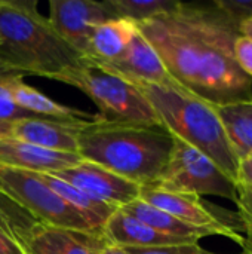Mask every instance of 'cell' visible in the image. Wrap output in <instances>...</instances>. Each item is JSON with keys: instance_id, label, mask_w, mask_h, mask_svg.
Masks as SVG:
<instances>
[{"instance_id": "6da1fadb", "label": "cell", "mask_w": 252, "mask_h": 254, "mask_svg": "<svg viewBox=\"0 0 252 254\" xmlns=\"http://www.w3.org/2000/svg\"><path fill=\"white\" fill-rule=\"evenodd\" d=\"M137 25L183 89L215 107L252 100V77L233 52L238 24L215 4L209 9L180 1Z\"/></svg>"}, {"instance_id": "7a4b0ae2", "label": "cell", "mask_w": 252, "mask_h": 254, "mask_svg": "<svg viewBox=\"0 0 252 254\" xmlns=\"http://www.w3.org/2000/svg\"><path fill=\"white\" fill-rule=\"evenodd\" d=\"M172 147L174 137L165 127L114 125L100 118L82 128L77 153L83 161L146 186L159 179Z\"/></svg>"}, {"instance_id": "3957f363", "label": "cell", "mask_w": 252, "mask_h": 254, "mask_svg": "<svg viewBox=\"0 0 252 254\" xmlns=\"http://www.w3.org/2000/svg\"><path fill=\"white\" fill-rule=\"evenodd\" d=\"M82 61L37 12L34 1L0 0V67L50 79Z\"/></svg>"}, {"instance_id": "277c9868", "label": "cell", "mask_w": 252, "mask_h": 254, "mask_svg": "<svg viewBox=\"0 0 252 254\" xmlns=\"http://www.w3.org/2000/svg\"><path fill=\"white\" fill-rule=\"evenodd\" d=\"M172 137L209 158L235 183L239 159L226 135L215 106L178 85H137Z\"/></svg>"}, {"instance_id": "5b68a950", "label": "cell", "mask_w": 252, "mask_h": 254, "mask_svg": "<svg viewBox=\"0 0 252 254\" xmlns=\"http://www.w3.org/2000/svg\"><path fill=\"white\" fill-rule=\"evenodd\" d=\"M85 92L100 109L105 124L128 127H163L141 89L120 76L83 58L82 64L52 76Z\"/></svg>"}, {"instance_id": "8992f818", "label": "cell", "mask_w": 252, "mask_h": 254, "mask_svg": "<svg viewBox=\"0 0 252 254\" xmlns=\"http://www.w3.org/2000/svg\"><path fill=\"white\" fill-rule=\"evenodd\" d=\"M0 192L24 208L42 226L85 235H102L58 196L37 173L0 165Z\"/></svg>"}, {"instance_id": "52a82bcc", "label": "cell", "mask_w": 252, "mask_h": 254, "mask_svg": "<svg viewBox=\"0 0 252 254\" xmlns=\"http://www.w3.org/2000/svg\"><path fill=\"white\" fill-rule=\"evenodd\" d=\"M149 186L189 195H214L238 201L236 183L209 158L174 137V147L159 179Z\"/></svg>"}, {"instance_id": "ba28073f", "label": "cell", "mask_w": 252, "mask_h": 254, "mask_svg": "<svg viewBox=\"0 0 252 254\" xmlns=\"http://www.w3.org/2000/svg\"><path fill=\"white\" fill-rule=\"evenodd\" d=\"M138 199L149 205L171 214L172 217L198 228H208L215 231L218 235L233 240L236 244L244 246L245 238L241 237L239 228L232 225L227 217H221L223 208L206 205L201 196L163 190L154 186H140Z\"/></svg>"}, {"instance_id": "9c48e42d", "label": "cell", "mask_w": 252, "mask_h": 254, "mask_svg": "<svg viewBox=\"0 0 252 254\" xmlns=\"http://www.w3.org/2000/svg\"><path fill=\"white\" fill-rule=\"evenodd\" d=\"M49 24L53 31L83 58L89 51L94 30L110 19H116L107 1L94 0H50Z\"/></svg>"}, {"instance_id": "30bf717a", "label": "cell", "mask_w": 252, "mask_h": 254, "mask_svg": "<svg viewBox=\"0 0 252 254\" xmlns=\"http://www.w3.org/2000/svg\"><path fill=\"white\" fill-rule=\"evenodd\" d=\"M52 176L116 208L128 205L140 195V185L83 159L71 168L52 173Z\"/></svg>"}, {"instance_id": "8fae6325", "label": "cell", "mask_w": 252, "mask_h": 254, "mask_svg": "<svg viewBox=\"0 0 252 254\" xmlns=\"http://www.w3.org/2000/svg\"><path fill=\"white\" fill-rule=\"evenodd\" d=\"M91 61V60H89ZM95 63V61H92ZM134 85H178L168 73L160 57L138 30L123 54L108 63H95ZM180 86V85H178Z\"/></svg>"}, {"instance_id": "7c38bea8", "label": "cell", "mask_w": 252, "mask_h": 254, "mask_svg": "<svg viewBox=\"0 0 252 254\" xmlns=\"http://www.w3.org/2000/svg\"><path fill=\"white\" fill-rule=\"evenodd\" d=\"M86 124L89 122H70L39 116L24 118L12 122L9 137L55 152L77 153L79 134Z\"/></svg>"}, {"instance_id": "4fadbf2b", "label": "cell", "mask_w": 252, "mask_h": 254, "mask_svg": "<svg viewBox=\"0 0 252 254\" xmlns=\"http://www.w3.org/2000/svg\"><path fill=\"white\" fill-rule=\"evenodd\" d=\"M82 158L77 153L55 152L19 141L12 137L0 138V165L37 174H52L77 165Z\"/></svg>"}, {"instance_id": "5bb4252c", "label": "cell", "mask_w": 252, "mask_h": 254, "mask_svg": "<svg viewBox=\"0 0 252 254\" xmlns=\"http://www.w3.org/2000/svg\"><path fill=\"white\" fill-rule=\"evenodd\" d=\"M102 234L108 243L122 249H147L198 243L193 240L162 234L135 219L134 216L128 214L122 208H117L116 213L108 219V222L102 228Z\"/></svg>"}, {"instance_id": "9a60e30c", "label": "cell", "mask_w": 252, "mask_h": 254, "mask_svg": "<svg viewBox=\"0 0 252 254\" xmlns=\"http://www.w3.org/2000/svg\"><path fill=\"white\" fill-rule=\"evenodd\" d=\"M22 74L12 73L7 77V88L13 98V101L25 112L39 116V118H52L58 121H70V122H95L100 119L98 115H91L88 112L73 109L64 104L53 101L52 98L46 97L40 91L34 89L33 86L24 83Z\"/></svg>"}, {"instance_id": "2e32d148", "label": "cell", "mask_w": 252, "mask_h": 254, "mask_svg": "<svg viewBox=\"0 0 252 254\" xmlns=\"http://www.w3.org/2000/svg\"><path fill=\"white\" fill-rule=\"evenodd\" d=\"M137 22L126 18H116L100 24L89 40V51L86 60L95 63H108L123 54L135 33Z\"/></svg>"}, {"instance_id": "e0dca14e", "label": "cell", "mask_w": 252, "mask_h": 254, "mask_svg": "<svg viewBox=\"0 0 252 254\" xmlns=\"http://www.w3.org/2000/svg\"><path fill=\"white\" fill-rule=\"evenodd\" d=\"M39 176L58 196H61L73 210H76L98 232H102L104 225L117 210L116 207L92 198L83 190L71 186L70 183L52 174H39Z\"/></svg>"}, {"instance_id": "ac0fdd59", "label": "cell", "mask_w": 252, "mask_h": 254, "mask_svg": "<svg viewBox=\"0 0 252 254\" xmlns=\"http://www.w3.org/2000/svg\"><path fill=\"white\" fill-rule=\"evenodd\" d=\"M122 210L126 211L128 214L134 216L135 219L141 220L147 226H150V228H153V229H156V231H159L162 234L171 235V237L199 241L201 238H205V237L218 235L212 229L187 225V223L172 217L171 214L149 205L147 202H144L141 199H135V201L129 202L128 205L122 207Z\"/></svg>"}, {"instance_id": "d6986e66", "label": "cell", "mask_w": 252, "mask_h": 254, "mask_svg": "<svg viewBox=\"0 0 252 254\" xmlns=\"http://www.w3.org/2000/svg\"><path fill=\"white\" fill-rule=\"evenodd\" d=\"M236 158L252 155V100L215 107Z\"/></svg>"}, {"instance_id": "ffe728a7", "label": "cell", "mask_w": 252, "mask_h": 254, "mask_svg": "<svg viewBox=\"0 0 252 254\" xmlns=\"http://www.w3.org/2000/svg\"><path fill=\"white\" fill-rule=\"evenodd\" d=\"M36 234L58 254H94L97 249H101L105 243L104 234L85 235L42 225L36 228Z\"/></svg>"}, {"instance_id": "44dd1931", "label": "cell", "mask_w": 252, "mask_h": 254, "mask_svg": "<svg viewBox=\"0 0 252 254\" xmlns=\"http://www.w3.org/2000/svg\"><path fill=\"white\" fill-rule=\"evenodd\" d=\"M116 18H126L137 24L172 10L175 0H105Z\"/></svg>"}, {"instance_id": "7402d4cb", "label": "cell", "mask_w": 252, "mask_h": 254, "mask_svg": "<svg viewBox=\"0 0 252 254\" xmlns=\"http://www.w3.org/2000/svg\"><path fill=\"white\" fill-rule=\"evenodd\" d=\"M0 214L9 222L12 229L15 231L21 247L27 252V244L33 231L39 226V223L16 202H13L9 196L0 192Z\"/></svg>"}, {"instance_id": "603a6c76", "label": "cell", "mask_w": 252, "mask_h": 254, "mask_svg": "<svg viewBox=\"0 0 252 254\" xmlns=\"http://www.w3.org/2000/svg\"><path fill=\"white\" fill-rule=\"evenodd\" d=\"M13 71H9L3 67H0V121L4 122H15L18 119L24 118H34V115L22 110L12 98L9 88H7V77Z\"/></svg>"}, {"instance_id": "cb8c5ba5", "label": "cell", "mask_w": 252, "mask_h": 254, "mask_svg": "<svg viewBox=\"0 0 252 254\" xmlns=\"http://www.w3.org/2000/svg\"><path fill=\"white\" fill-rule=\"evenodd\" d=\"M238 190V216L242 225V229L247 234V238L244 241V253L252 254V188L236 185Z\"/></svg>"}, {"instance_id": "d4e9b609", "label": "cell", "mask_w": 252, "mask_h": 254, "mask_svg": "<svg viewBox=\"0 0 252 254\" xmlns=\"http://www.w3.org/2000/svg\"><path fill=\"white\" fill-rule=\"evenodd\" d=\"M128 254H215L205 250L198 243L163 246V247H147V249H123Z\"/></svg>"}, {"instance_id": "484cf974", "label": "cell", "mask_w": 252, "mask_h": 254, "mask_svg": "<svg viewBox=\"0 0 252 254\" xmlns=\"http://www.w3.org/2000/svg\"><path fill=\"white\" fill-rule=\"evenodd\" d=\"M235 58L241 70L252 77V40L245 36H238L233 46Z\"/></svg>"}, {"instance_id": "4316f807", "label": "cell", "mask_w": 252, "mask_h": 254, "mask_svg": "<svg viewBox=\"0 0 252 254\" xmlns=\"http://www.w3.org/2000/svg\"><path fill=\"white\" fill-rule=\"evenodd\" d=\"M236 185H244V186L252 188V155L239 161Z\"/></svg>"}, {"instance_id": "83f0119b", "label": "cell", "mask_w": 252, "mask_h": 254, "mask_svg": "<svg viewBox=\"0 0 252 254\" xmlns=\"http://www.w3.org/2000/svg\"><path fill=\"white\" fill-rule=\"evenodd\" d=\"M0 254H27V252L3 229H0Z\"/></svg>"}, {"instance_id": "f1b7e54d", "label": "cell", "mask_w": 252, "mask_h": 254, "mask_svg": "<svg viewBox=\"0 0 252 254\" xmlns=\"http://www.w3.org/2000/svg\"><path fill=\"white\" fill-rule=\"evenodd\" d=\"M27 254H58L55 253L37 234H36V229L33 231L31 237H30V241L27 244Z\"/></svg>"}, {"instance_id": "f546056e", "label": "cell", "mask_w": 252, "mask_h": 254, "mask_svg": "<svg viewBox=\"0 0 252 254\" xmlns=\"http://www.w3.org/2000/svg\"><path fill=\"white\" fill-rule=\"evenodd\" d=\"M238 31H239L241 36L250 37L252 40V13L238 24Z\"/></svg>"}, {"instance_id": "4dcf8cb0", "label": "cell", "mask_w": 252, "mask_h": 254, "mask_svg": "<svg viewBox=\"0 0 252 254\" xmlns=\"http://www.w3.org/2000/svg\"><path fill=\"white\" fill-rule=\"evenodd\" d=\"M101 254H128L122 247H117L105 240V243L101 247Z\"/></svg>"}, {"instance_id": "1f68e13d", "label": "cell", "mask_w": 252, "mask_h": 254, "mask_svg": "<svg viewBox=\"0 0 252 254\" xmlns=\"http://www.w3.org/2000/svg\"><path fill=\"white\" fill-rule=\"evenodd\" d=\"M0 229H3L6 234H9V235H10V237H12V238H13V240H15V241L19 244V241H18V237H16V234H15V231L12 229V226L9 225V222H7V220H6V219L1 216V214H0ZM19 246H21V244H19Z\"/></svg>"}, {"instance_id": "d6a6232c", "label": "cell", "mask_w": 252, "mask_h": 254, "mask_svg": "<svg viewBox=\"0 0 252 254\" xmlns=\"http://www.w3.org/2000/svg\"><path fill=\"white\" fill-rule=\"evenodd\" d=\"M10 128H12V124H10V122L0 121V138L9 137V134H10Z\"/></svg>"}, {"instance_id": "836d02e7", "label": "cell", "mask_w": 252, "mask_h": 254, "mask_svg": "<svg viewBox=\"0 0 252 254\" xmlns=\"http://www.w3.org/2000/svg\"><path fill=\"white\" fill-rule=\"evenodd\" d=\"M94 254H101V249H97V250L94 252Z\"/></svg>"}, {"instance_id": "e575fe53", "label": "cell", "mask_w": 252, "mask_h": 254, "mask_svg": "<svg viewBox=\"0 0 252 254\" xmlns=\"http://www.w3.org/2000/svg\"><path fill=\"white\" fill-rule=\"evenodd\" d=\"M242 254H247V253H242Z\"/></svg>"}]
</instances>
